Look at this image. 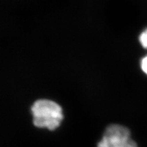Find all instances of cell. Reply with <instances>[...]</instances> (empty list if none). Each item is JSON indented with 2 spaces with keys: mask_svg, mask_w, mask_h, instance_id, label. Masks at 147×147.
Returning a JSON list of instances; mask_svg holds the SVG:
<instances>
[{
  "mask_svg": "<svg viewBox=\"0 0 147 147\" xmlns=\"http://www.w3.org/2000/svg\"><path fill=\"white\" fill-rule=\"evenodd\" d=\"M31 112L34 125L49 130L57 128L63 118L61 107L56 102L47 99L36 100L31 107Z\"/></svg>",
  "mask_w": 147,
  "mask_h": 147,
  "instance_id": "obj_1",
  "label": "cell"
},
{
  "mask_svg": "<svg viewBox=\"0 0 147 147\" xmlns=\"http://www.w3.org/2000/svg\"><path fill=\"white\" fill-rule=\"evenodd\" d=\"M98 147H137L131 139L127 128L118 125H112L105 129Z\"/></svg>",
  "mask_w": 147,
  "mask_h": 147,
  "instance_id": "obj_2",
  "label": "cell"
},
{
  "mask_svg": "<svg viewBox=\"0 0 147 147\" xmlns=\"http://www.w3.org/2000/svg\"><path fill=\"white\" fill-rule=\"evenodd\" d=\"M139 42L144 49H147V28L142 32L139 36Z\"/></svg>",
  "mask_w": 147,
  "mask_h": 147,
  "instance_id": "obj_3",
  "label": "cell"
},
{
  "mask_svg": "<svg viewBox=\"0 0 147 147\" xmlns=\"http://www.w3.org/2000/svg\"><path fill=\"white\" fill-rule=\"evenodd\" d=\"M140 66L142 70L147 75V55L142 59Z\"/></svg>",
  "mask_w": 147,
  "mask_h": 147,
  "instance_id": "obj_4",
  "label": "cell"
}]
</instances>
